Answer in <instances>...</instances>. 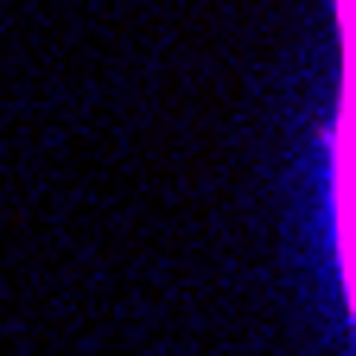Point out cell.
Instances as JSON below:
<instances>
[{"mask_svg": "<svg viewBox=\"0 0 356 356\" xmlns=\"http://www.w3.org/2000/svg\"><path fill=\"white\" fill-rule=\"evenodd\" d=\"M337 19H343V108L331 127V204H337V261L356 318V0H337Z\"/></svg>", "mask_w": 356, "mask_h": 356, "instance_id": "cell-1", "label": "cell"}]
</instances>
